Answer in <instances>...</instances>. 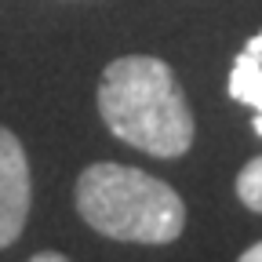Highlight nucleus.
<instances>
[{
    "mask_svg": "<svg viewBox=\"0 0 262 262\" xmlns=\"http://www.w3.org/2000/svg\"><path fill=\"white\" fill-rule=\"evenodd\" d=\"M29 262H70V258L58 255V251H40V255H33Z\"/></svg>",
    "mask_w": 262,
    "mask_h": 262,
    "instance_id": "7",
    "label": "nucleus"
},
{
    "mask_svg": "<svg viewBox=\"0 0 262 262\" xmlns=\"http://www.w3.org/2000/svg\"><path fill=\"white\" fill-rule=\"evenodd\" d=\"M237 262H262V241H258V244H251V248H248Z\"/></svg>",
    "mask_w": 262,
    "mask_h": 262,
    "instance_id": "6",
    "label": "nucleus"
},
{
    "mask_svg": "<svg viewBox=\"0 0 262 262\" xmlns=\"http://www.w3.org/2000/svg\"><path fill=\"white\" fill-rule=\"evenodd\" d=\"M255 135H262V113H255Z\"/></svg>",
    "mask_w": 262,
    "mask_h": 262,
    "instance_id": "8",
    "label": "nucleus"
},
{
    "mask_svg": "<svg viewBox=\"0 0 262 262\" xmlns=\"http://www.w3.org/2000/svg\"><path fill=\"white\" fill-rule=\"evenodd\" d=\"M237 196H241L244 208L262 211V157L248 160L241 168V175H237Z\"/></svg>",
    "mask_w": 262,
    "mask_h": 262,
    "instance_id": "5",
    "label": "nucleus"
},
{
    "mask_svg": "<svg viewBox=\"0 0 262 262\" xmlns=\"http://www.w3.org/2000/svg\"><path fill=\"white\" fill-rule=\"evenodd\" d=\"M77 211L102 237L127 244H171L186 229V204L168 182L110 160L77 179Z\"/></svg>",
    "mask_w": 262,
    "mask_h": 262,
    "instance_id": "2",
    "label": "nucleus"
},
{
    "mask_svg": "<svg viewBox=\"0 0 262 262\" xmlns=\"http://www.w3.org/2000/svg\"><path fill=\"white\" fill-rule=\"evenodd\" d=\"M229 95H233L237 102L251 106L255 113H262V29L233 58V70H229Z\"/></svg>",
    "mask_w": 262,
    "mask_h": 262,
    "instance_id": "4",
    "label": "nucleus"
},
{
    "mask_svg": "<svg viewBox=\"0 0 262 262\" xmlns=\"http://www.w3.org/2000/svg\"><path fill=\"white\" fill-rule=\"evenodd\" d=\"M98 113L127 146L149 157H182L193 146V113L168 62L127 55L106 66Z\"/></svg>",
    "mask_w": 262,
    "mask_h": 262,
    "instance_id": "1",
    "label": "nucleus"
},
{
    "mask_svg": "<svg viewBox=\"0 0 262 262\" xmlns=\"http://www.w3.org/2000/svg\"><path fill=\"white\" fill-rule=\"evenodd\" d=\"M29 215V160L22 142L0 127V248L18 241Z\"/></svg>",
    "mask_w": 262,
    "mask_h": 262,
    "instance_id": "3",
    "label": "nucleus"
}]
</instances>
